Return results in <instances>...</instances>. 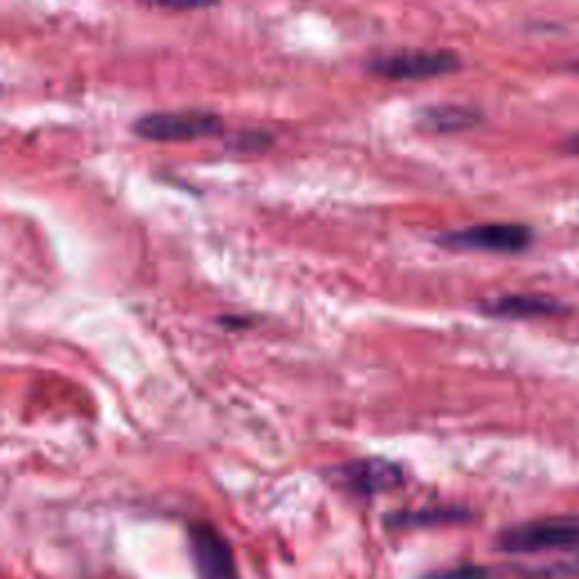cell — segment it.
I'll return each mask as SVG.
<instances>
[{
  "mask_svg": "<svg viewBox=\"0 0 579 579\" xmlns=\"http://www.w3.org/2000/svg\"><path fill=\"white\" fill-rule=\"evenodd\" d=\"M131 129L139 139L152 143H190L220 136L224 131V120L204 109L154 112L136 118Z\"/></svg>",
  "mask_w": 579,
  "mask_h": 579,
  "instance_id": "6da1fadb",
  "label": "cell"
},
{
  "mask_svg": "<svg viewBox=\"0 0 579 579\" xmlns=\"http://www.w3.org/2000/svg\"><path fill=\"white\" fill-rule=\"evenodd\" d=\"M498 548L509 555L579 548V514L541 519L509 528L500 534Z\"/></svg>",
  "mask_w": 579,
  "mask_h": 579,
  "instance_id": "7a4b0ae2",
  "label": "cell"
},
{
  "mask_svg": "<svg viewBox=\"0 0 579 579\" xmlns=\"http://www.w3.org/2000/svg\"><path fill=\"white\" fill-rule=\"evenodd\" d=\"M460 57L449 50H398L377 55L367 61V71L390 82H421L455 73Z\"/></svg>",
  "mask_w": 579,
  "mask_h": 579,
  "instance_id": "3957f363",
  "label": "cell"
},
{
  "mask_svg": "<svg viewBox=\"0 0 579 579\" xmlns=\"http://www.w3.org/2000/svg\"><path fill=\"white\" fill-rule=\"evenodd\" d=\"M534 233L525 224L491 222L475 224L458 231L439 233L435 243L451 252H489V254H519L532 245Z\"/></svg>",
  "mask_w": 579,
  "mask_h": 579,
  "instance_id": "277c9868",
  "label": "cell"
},
{
  "mask_svg": "<svg viewBox=\"0 0 579 579\" xmlns=\"http://www.w3.org/2000/svg\"><path fill=\"white\" fill-rule=\"evenodd\" d=\"M190 553L199 579H238L233 551L213 528L197 525L190 530Z\"/></svg>",
  "mask_w": 579,
  "mask_h": 579,
  "instance_id": "5b68a950",
  "label": "cell"
},
{
  "mask_svg": "<svg viewBox=\"0 0 579 579\" xmlns=\"http://www.w3.org/2000/svg\"><path fill=\"white\" fill-rule=\"evenodd\" d=\"M335 475L343 485L358 494H379L396 487L403 480L401 466L387 460H358L343 468H337Z\"/></svg>",
  "mask_w": 579,
  "mask_h": 579,
  "instance_id": "8992f818",
  "label": "cell"
},
{
  "mask_svg": "<svg viewBox=\"0 0 579 579\" xmlns=\"http://www.w3.org/2000/svg\"><path fill=\"white\" fill-rule=\"evenodd\" d=\"M480 311L496 320H534L566 313V305L543 294H505L485 301Z\"/></svg>",
  "mask_w": 579,
  "mask_h": 579,
  "instance_id": "52a82bcc",
  "label": "cell"
},
{
  "mask_svg": "<svg viewBox=\"0 0 579 579\" xmlns=\"http://www.w3.org/2000/svg\"><path fill=\"white\" fill-rule=\"evenodd\" d=\"M419 127L430 134H458L473 129L475 125L483 123V116L471 109V107H460V105H437V107H426L419 112Z\"/></svg>",
  "mask_w": 579,
  "mask_h": 579,
  "instance_id": "ba28073f",
  "label": "cell"
},
{
  "mask_svg": "<svg viewBox=\"0 0 579 579\" xmlns=\"http://www.w3.org/2000/svg\"><path fill=\"white\" fill-rule=\"evenodd\" d=\"M271 143H275V139H271L267 131H243L231 146H233V150L254 154V152H265Z\"/></svg>",
  "mask_w": 579,
  "mask_h": 579,
  "instance_id": "9c48e42d",
  "label": "cell"
},
{
  "mask_svg": "<svg viewBox=\"0 0 579 579\" xmlns=\"http://www.w3.org/2000/svg\"><path fill=\"white\" fill-rule=\"evenodd\" d=\"M150 3L165 8V10H177V12H193V10H207L218 5L220 0H150Z\"/></svg>",
  "mask_w": 579,
  "mask_h": 579,
  "instance_id": "30bf717a",
  "label": "cell"
},
{
  "mask_svg": "<svg viewBox=\"0 0 579 579\" xmlns=\"http://www.w3.org/2000/svg\"><path fill=\"white\" fill-rule=\"evenodd\" d=\"M426 579H489L485 568L478 566H462V568H451L444 572H435Z\"/></svg>",
  "mask_w": 579,
  "mask_h": 579,
  "instance_id": "8fae6325",
  "label": "cell"
},
{
  "mask_svg": "<svg viewBox=\"0 0 579 579\" xmlns=\"http://www.w3.org/2000/svg\"><path fill=\"white\" fill-rule=\"evenodd\" d=\"M566 150H568L570 154H577V157H579V134L572 136V139L566 143Z\"/></svg>",
  "mask_w": 579,
  "mask_h": 579,
  "instance_id": "7c38bea8",
  "label": "cell"
}]
</instances>
